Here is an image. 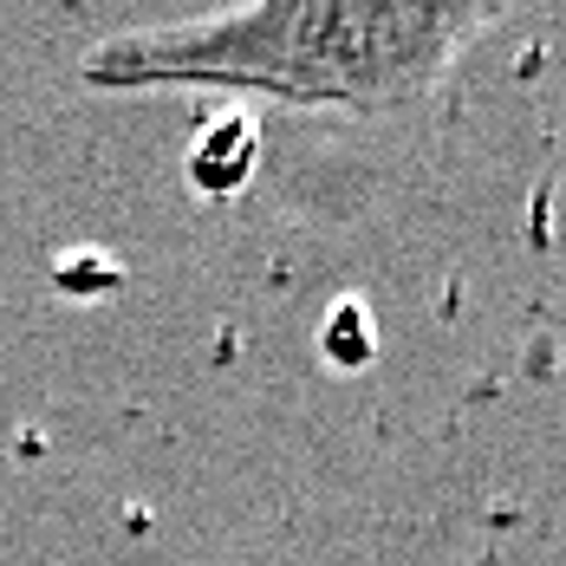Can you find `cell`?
<instances>
[{
  "instance_id": "cell-1",
  "label": "cell",
  "mask_w": 566,
  "mask_h": 566,
  "mask_svg": "<svg viewBox=\"0 0 566 566\" xmlns=\"http://www.w3.org/2000/svg\"><path fill=\"white\" fill-rule=\"evenodd\" d=\"M495 20L502 7L489 0H261L112 33L78 59V85L391 117L443 92L455 59Z\"/></svg>"
},
{
  "instance_id": "cell-2",
  "label": "cell",
  "mask_w": 566,
  "mask_h": 566,
  "mask_svg": "<svg viewBox=\"0 0 566 566\" xmlns=\"http://www.w3.org/2000/svg\"><path fill=\"white\" fill-rule=\"evenodd\" d=\"M254 170H261V130H254L248 112H216L196 137H189L182 176H189L196 196L228 202V196H241V189L254 182Z\"/></svg>"
}]
</instances>
